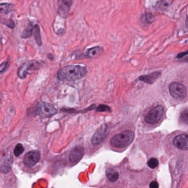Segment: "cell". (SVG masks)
Instances as JSON below:
<instances>
[{
  "mask_svg": "<svg viewBox=\"0 0 188 188\" xmlns=\"http://www.w3.org/2000/svg\"><path fill=\"white\" fill-rule=\"evenodd\" d=\"M180 119L188 125V110H185L180 114Z\"/></svg>",
  "mask_w": 188,
  "mask_h": 188,
  "instance_id": "cell-24",
  "label": "cell"
},
{
  "mask_svg": "<svg viewBox=\"0 0 188 188\" xmlns=\"http://www.w3.org/2000/svg\"><path fill=\"white\" fill-rule=\"evenodd\" d=\"M161 76V72L155 71L148 75H143L139 77V80L141 81L145 82L146 83L152 85L155 82L159 77Z\"/></svg>",
  "mask_w": 188,
  "mask_h": 188,
  "instance_id": "cell-13",
  "label": "cell"
},
{
  "mask_svg": "<svg viewBox=\"0 0 188 188\" xmlns=\"http://www.w3.org/2000/svg\"><path fill=\"white\" fill-rule=\"evenodd\" d=\"M170 2H168V1H161L159 3H157V6L158 7V8H160V10H163V8H166L167 7V6H169V3H168Z\"/></svg>",
  "mask_w": 188,
  "mask_h": 188,
  "instance_id": "cell-25",
  "label": "cell"
},
{
  "mask_svg": "<svg viewBox=\"0 0 188 188\" xmlns=\"http://www.w3.org/2000/svg\"><path fill=\"white\" fill-rule=\"evenodd\" d=\"M34 35L35 39L36 40V42L39 46H41L42 45V39L40 34V27L37 25L36 24L34 26V30H33Z\"/></svg>",
  "mask_w": 188,
  "mask_h": 188,
  "instance_id": "cell-15",
  "label": "cell"
},
{
  "mask_svg": "<svg viewBox=\"0 0 188 188\" xmlns=\"http://www.w3.org/2000/svg\"><path fill=\"white\" fill-rule=\"evenodd\" d=\"M148 167L151 169H155L159 165V161L156 158H152L149 159V161L148 162Z\"/></svg>",
  "mask_w": 188,
  "mask_h": 188,
  "instance_id": "cell-22",
  "label": "cell"
},
{
  "mask_svg": "<svg viewBox=\"0 0 188 188\" xmlns=\"http://www.w3.org/2000/svg\"><path fill=\"white\" fill-rule=\"evenodd\" d=\"M87 69L79 65H68L60 69L57 72L58 79L63 81H74L86 76Z\"/></svg>",
  "mask_w": 188,
  "mask_h": 188,
  "instance_id": "cell-1",
  "label": "cell"
},
{
  "mask_svg": "<svg viewBox=\"0 0 188 188\" xmlns=\"http://www.w3.org/2000/svg\"><path fill=\"white\" fill-rule=\"evenodd\" d=\"M84 154V149L82 146H77L72 149L69 155V161L71 162H75L79 161Z\"/></svg>",
  "mask_w": 188,
  "mask_h": 188,
  "instance_id": "cell-12",
  "label": "cell"
},
{
  "mask_svg": "<svg viewBox=\"0 0 188 188\" xmlns=\"http://www.w3.org/2000/svg\"><path fill=\"white\" fill-rule=\"evenodd\" d=\"M41 63L36 60H31L24 62L19 67L18 71V76L21 79L26 78L28 74H30L31 72L34 71L39 69Z\"/></svg>",
  "mask_w": 188,
  "mask_h": 188,
  "instance_id": "cell-5",
  "label": "cell"
},
{
  "mask_svg": "<svg viewBox=\"0 0 188 188\" xmlns=\"http://www.w3.org/2000/svg\"><path fill=\"white\" fill-rule=\"evenodd\" d=\"M188 50L186 51H185V52H183V53H180L177 56V58H182L184 56H185L188 55Z\"/></svg>",
  "mask_w": 188,
  "mask_h": 188,
  "instance_id": "cell-28",
  "label": "cell"
},
{
  "mask_svg": "<svg viewBox=\"0 0 188 188\" xmlns=\"http://www.w3.org/2000/svg\"><path fill=\"white\" fill-rule=\"evenodd\" d=\"M9 66V61H5L0 65V74H2L8 69Z\"/></svg>",
  "mask_w": 188,
  "mask_h": 188,
  "instance_id": "cell-23",
  "label": "cell"
},
{
  "mask_svg": "<svg viewBox=\"0 0 188 188\" xmlns=\"http://www.w3.org/2000/svg\"><path fill=\"white\" fill-rule=\"evenodd\" d=\"M72 2V1L70 0H64L61 1L58 8L59 15L64 18H67L69 16V8Z\"/></svg>",
  "mask_w": 188,
  "mask_h": 188,
  "instance_id": "cell-11",
  "label": "cell"
},
{
  "mask_svg": "<svg viewBox=\"0 0 188 188\" xmlns=\"http://www.w3.org/2000/svg\"><path fill=\"white\" fill-rule=\"evenodd\" d=\"M103 49L102 47L96 46L90 48L86 53V56L89 58H93L95 56L100 55L103 53Z\"/></svg>",
  "mask_w": 188,
  "mask_h": 188,
  "instance_id": "cell-14",
  "label": "cell"
},
{
  "mask_svg": "<svg viewBox=\"0 0 188 188\" xmlns=\"http://www.w3.org/2000/svg\"><path fill=\"white\" fill-rule=\"evenodd\" d=\"M155 17L151 14H146L142 15L141 17V21L144 24H151L155 21Z\"/></svg>",
  "mask_w": 188,
  "mask_h": 188,
  "instance_id": "cell-17",
  "label": "cell"
},
{
  "mask_svg": "<svg viewBox=\"0 0 188 188\" xmlns=\"http://www.w3.org/2000/svg\"><path fill=\"white\" fill-rule=\"evenodd\" d=\"M169 90L171 95L177 100L184 99L187 94L186 86L179 82H173L170 83Z\"/></svg>",
  "mask_w": 188,
  "mask_h": 188,
  "instance_id": "cell-4",
  "label": "cell"
},
{
  "mask_svg": "<svg viewBox=\"0 0 188 188\" xmlns=\"http://www.w3.org/2000/svg\"><path fill=\"white\" fill-rule=\"evenodd\" d=\"M96 111H98V112H106V111L111 112V109L108 106L104 105V104H100L96 108Z\"/></svg>",
  "mask_w": 188,
  "mask_h": 188,
  "instance_id": "cell-21",
  "label": "cell"
},
{
  "mask_svg": "<svg viewBox=\"0 0 188 188\" xmlns=\"http://www.w3.org/2000/svg\"><path fill=\"white\" fill-rule=\"evenodd\" d=\"M33 30H34V26H33L32 23H29L24 29V31L22 33L21 38L26 39L31 37L33 33Z\"/></svg>",
  "mask_w": 188,
  "mask_h": 188,
  "instance_id": "cell-16",
  "label": "cell"
},
{
  "mask_svg": "<svg viewBox=\"0 0 188 188\" xmlns=\"http://www.w3.org/2000/svg\"><path fill=\"white\" fill-rule=\"evenodd\" d=\"M106 176L109 180L111 182H116L119 178V173L118 172H108L107 173Z\"/></svg>",
  "mask_w": 188,
  "mask_h": 188,
  "instance_id": "cell-19",
  "label": "cell"
},
{
  "mask_svg": "<svg viewBox=\"0 0 188 188\" xmlns=\"http://www.w3.org/2000/svg\"><path fill=\"white\" fill-rule=\"evenodd\" d=\"M24 151V148L23 146L21 143H19L16 145V147L14 148V154L16 157H18Z\"/></svg>",
  "mask_w": 188,
  "mask_h": 188,
  "instance_id": "cell-20",
  "label": "cell"
},
{
  "mask_svg": "<svg viewBox=\"0 0 188 188\" xmlns=\"http://www.w3.org/2000/svg\"><path fill=\"white\" fill-rule=\"evenodd\" d=\"M109 128L108 124L103 125L98 128L91 138V142L93 145H98L105 140L109 134Z\"/></svg>",
  "mask_w": 188,
  "mask_h": 188,
  "instance_id": "cell-7",
  "label": "cell"
},
{
  "mask_svg": "<svg viewBox=\"0 0 188 188\" xmlns=\"http://www.w3.org/2000/svg\"><path fill=\"white\" fill-rule=\"evenodd\" d=\"M13 158L11 156L7 155L3 157L0 162V172L6 174L11 171Z\"/></svg>",
  "mask_w": 188,
  "mask_h": 188,
  "instance_id": "cell-10",
  "label": "cell"
},
{
  "mask_svg": "<svg viewBox=\"0 0 188 188\" xmlns=\"http://www.w3.org/2000/svg\"><path fill=\"white\" fill-rule=\"evenodd\" d=\"M13 5L10 3H1L0 4V12L7 14L12 11Z\"/></svg>",
  "mask_w": 188,
  "mask_h": 188,
  "instance_id": "cell-18",
  "label": "cell"
},
{
  "mask_svg": "<svg viewBox=\"0 0 188 188\" xmlns=\"http://www.w3.org/2000/svg\"><path fill=\"white\" fill-rule=\"evenodd\" d=\"M186 25L187 28H188V14L187 17H186Z\"/></svg>",
  "mask_w": 188,
  "mask_h": 188,
  "instance_id": "cell-30",
  "label": "cell"
},
{
  "mask_svg": "<svg viewBox=\"0 0 188 188\" xmlns=\"http://www.w3.org/2000/svg\"><path fill=\"white\" fill-rule=\"evenodd\" d=\"M40 159V152L37 150H32L27 153L24 157L23 162L26 167H32L39 161Z\"/></svg>",
  "mask_w": 188,
  "mask_h": 188,
  "instance_id": "cell-8",
  "label": "cell"
},
{
  "mask_svg": "<svg viewBox=\"0 0 188 188\" xmlns=\"http://www.w3.org/2000/svg\"><path fill=\"white\" fill-rule=\"evenodd\" d=\"M150 188H159V184L157 182L154 181L152 182L150 184Z\"/></svg>",
  "mask_w": 188,
  "mask_h": 188,
  "instance_id": "cell-27",
  "label": "cell"
},
{
  "mask_svg": "<svg viewBox=\"0 0 188 188\" xmlns=\"http://www.w3.org/2000/svg\"><path fill=\"white\" fill-rule=\"evenodd\" d=\"M173 143L181 150L188 151V134L177 135L174 138Z\"/></svg>",
  "mask_w": 188,
  "mask_h": 188,
  "instance_id": "cell-9",
  "label": "cell"
},
{
  "mask_svg": "<svg viewBox=\"0 0 188 188\" xmlns=\"http://www.w3.org/2000/svg\"><path fill=\"white\" fill-rule=\"evenodd\" d=\"M48 58L49 59H50L51 60H52L53 59V56L51 54H50L48 55Z\"/></svg>",
  "mask_w": 188,
  "mask_h": 188,
  "instance_id": "cell-29",
  "label": "cell"
},
{
  "mask_svg": "<svg viewBox=\"0 0 188 188\" xmlns=\"http://www.w3.org/2000/svg\"><path fill=\"white\" fill-rule=\"evenodd\" d=\"M164 108L162 106H157L151 109L146 116L145 122L149 124H155L162 119L164 114Z\"/></svg>",
  "mask_w": 188,
  "mask_h": 188,
  "instance_id": "cell-6",
  "label": "cell"
},
{
  "mask_svg": "<svg viewBox=\"0 0 188 188\" xmlns=\"http://www.w3.org/2000/svg\"><path fill=\"white\" fill-rule=\"evenodd\" d=\"M57 112L55 107L50 103L39 102L35 107L36 114L43 118H50L56 114Z\"/></svg>",
  "mask_w": 188,
  "mask_h": 188,
  "instance_id": "cell-3",
  "label": "cell"
},
{
  "mask_svg": "<svg viewBox=\"0 0 188 188\" xmlns=\"http://www.w3.org/2000/svg\"><path fill=\"white\" fill-rule=\"evenodd\" d=\"M3 24H5L6 26H7V27L11 28H13L14 26H15V24L14 23L13 21H11V20H8L7 21H5Z\"/></svg>",
  "mask_w": 188,
  "mask_h": 188,
  "instance_id": "cell-26",
  "label": "cell"
},
{
  "mask_svg": "<svg viewBox=\"0 0 188 188\" xmlns=\"http://www.w3.org/2000/svg\"><path fill=\"white\" fill-rule=\"evenodd\" d=\"M134 138V134L130 131L126 130L119 134L114 135L110 141L112 146L117 148H123L129 145Z\"/></svg>",
  "mask_w": 188,
  "mask_h": 188,
  "instance_id": "cell-2",
  "label": "cell"
}]
</instances>
